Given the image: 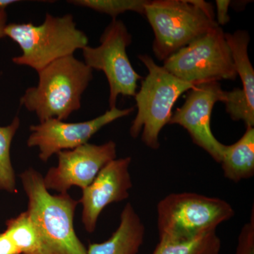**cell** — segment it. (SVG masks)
<instances>
[{"mask_svg":"<svg viewBox=\"0 0 254 254\" xmlns=\"http://www.w3.org/2000/svg\"><path fill=\"white\" fill-rule=\"evenodd\" d=\"M5 37L21 48L19 56L12 62L27 66L37 73L62 58L72 56L78 50L88 46V38L78 29L71 14L54 16L46 14L40 25L32 23H8Z\"/></svg>","mask_w":254,"mask_h":254,"instance_id":"3","label":"cell"},{"mask_svg":"<svg viewBox=\"0 0 254 254\" xmlns=\"http://www.w3.org/2000/svg\"><path fill=\"white\" fill-rule=\"evenodd\" d=\"M6 226L4 233L21 254H44L38 232L27 211L9 219Z\"/></svg>","mask_w":254,"mask_h":254,"instance_id":"17","label":"cell"},{"mask_svg":"<svg viewBox=\"0 0 254 254\" xmlns=\"http://www.w3.org/2000/svg\"><path fill=\"white\" fill-rule=\"evenodd\" d=\"M236 254H254V212L252 208L250 221L241 230Z\"/></svg>","mask_w":254,"mask_h":254,"instance_id":"21","label":"cell"},{"mask_svg":"<svg viewBox=\"0 0 254 254\" xmlns=\"http://www.w3.org/2000/svg\"><path fill=\"white\" fill-rule=\"evenodd\" d=\"M70 4L83 6L94 10L98 12L109 15L117 19L119 15L127 11H133L144 15L147 0H72Z\"/></svg>","mask_w":254,"mask_h":254,"instance_id":"19","label":"cell"},{"mask_svg":"<svg viewBox=\"0 0 254 254\" xmlns=\"http://www.w3.org/2000/svg\"><path fill=\"white\" fill-rule=\"evenodd\" d=\"M145 227L131 203L125 205L118 228L108 240L90 244L87 254H137L144 240Z\"/></svg>","mask_w":254,"mask_h":254,"instance_id":"13","label":"cell"},{"mask_svg":"<svg viewBox=\"0 0 254 254\" xmlns=\"http://www.w3.org/2000/svg\"><path fill=\"white\" fill-rule=\"evenodd\" d=\"M220 164L224 176L230 181L237 183L254 176V127L247 128L236 143L224 145Z\"/></svg>","mask_w":254,"mask_h":254,"instance_id":"14","label":"cell"},{"mask_svg":"<svg viewBox=\"0 0 254 254\" xmlns=\"http://www.w3.org/2000/svg\"><path fill=\"white\" fill-rule=\"evenodd\" d=\"M144 15L154 33L153 50L160 61L219 26L213 5L203 0L148 1Z\"/></svg>","mask_w":254,"mask_h":254,"instance_id":"4","label":"cell"},{"mask_svg":"<svg viewBox=\"0 0 254 254\" xmlns=\"http://www.w3.org/2000/svg\"><path fill=\"white\" fill-rule=\"evenodd\" d=\"M221 242L216 231L193 240L160 238L153 254H219Z\"/></svg>","mask_w":254,"mask_h":254,"instance_id":"16","label":"cell"},{"mask_svg":"<svg viewBox=\"0 0 254 254\" xmlns=\"http://www.w3.org/2000/svg\"><path fill=\"white\" fill-rule=\"evenodd\" d=\"M225 38L236 69L243 84L244 92L252 108H254V70L248 55L250 36L248 32L237 31L225 33Z\"/></svg>","mask_w":254,"mask_h":254,"instance_id":"15","label":"cell"},{"mask_svg":"<svg viewBox=\"0 0 254 254\" xmlns=\"http://www.w3.org/2000/svg\"><path fill=\"white\" fill-rule=\"evenodd\" d=\"M134 108H114L93 120L81 123H66L53 118L30 127L27 140L30 148L38 147L39 158L44 163L63 150H71L88 143L90 138L106 125L128 116Z\"/></svg>","mask_w":254,"mask_h":254,"instance_id":"9","label":"cell"},{"mask_svg":"<svg viewBox=\"0 0 254 254\" xmlns=\"http://www.w3.org/2000/svg\"><path fill=\"white\" fill-rule=\"evenodd\" d=\"M20 119L15 117L7 126L0 127V190L16 192L15 172L11 164V143L20 127Z\"/></svg>","mask_w":254,"mask_h":254,"instance_id":"18","label":"cell"},{"mask_svg":"<svg viewBox=\"0 0 254 254\" xmlns=\"http://www.w3.org/2000/svg\"><path fill=\"white\" fill-rule=\"evenodd\" d=\"M58 165L43 177L47 190L67 193L72 187L82 190L91 185L105 165L117 158V145L110 141L101 145L87 143L58 153Z\"/></svg>","mask_w":254,"mask_h":254,"instance_id":"10","label":"cell"},{"mask_svg":"<svg viewBox=\"0 0 254 254\" xmlns=\"http://www.w3.org/2000/svg\"><path fill=\"white\" fill-rule=\"evenodd\" d=\"M16 2L17 0H0V9L6 10V7Z\"/></svg>","mask_w":254,"mask_h":254,"instance_id":"25","label":"cell"},{"mask_svg":"<svg viewBox=\"0 0 254 254\" xmlns=\"http://www.w3.org/2000/svg\"><path fill=\"white\" fill-rule=\"evenodd\" d=\"M93 71L73 55L57 60L38 73V85L26 89L20 104L36 114L40 123L53 118L64 121L81 108Z\"/></svg>","mask_w":254,"mask_h":254,"instance_id":"2","label":"cell"},{"mask_svg":"<svg viewBox=\"0 0 254 254\" xmlns=\"http://www.w3.org/2000/svg\"><path fill=\"white\" fill-rule=\"evenodd\" d=\"M225 103L226 112L234 121H243L247 128L254 126V108L251 106L242 88H235L225 91Z\"/></svg>","mask_w":254,"mask_h":254,"instance_id":"20","label":"cell"},{"mask_svg":"<svg viewBox=\"0 0 254 254\" xmlns=\"http://www.w3.org/2000/svg\"><path fill=\"white\" fill-rule=\"evenodd\" d=\"M0 254H21L4 232L0 233Z\"/></svg>","mask_w":254,"mask_h":254,"instance_id":"23","label":"cell"},{"mask_svg":"<svg viewBox=\"0 0 254 254\" xmlns=\"http://www.w3.org/2000/svg\"><path fill=\"white\" fill-rule=\"evenodd\" d=\"M225 91L219 81L200 83L190 90L185 103L173 113L170 125H178L188 131L194 144L220 163L224 145L214 136L210 122L214 105L223 102Z\"/></svg>","mask_w":254,"mask_h":254,"instance_id":"11","label":"cell"},{"mask_svg":"<svg viewBox=\"0 0 254 254\" xmlns=\"http://www.w3.org/2000/svg\"><path fill=\"white\" fill-rule=\"evenodd\" d=\"M7 18L6 10L0 9V40L5 38L4 29L8 24Z\"/></svg>","mask_w":254,"mask_h":254,"instance_id":"24","label":"cell"},{"mask_svg":"<svg viewBox=\"0 0 254 254\" xmlns=\"http://www.w3.org/2000/svg\"><path fill=\"white\" fill-rule=\"evenodd\" d=\"M231 1L228 0H218L216 1L217 20L219 26H224L230 21L229 16V6Z\"/></svg>","mask_w":254,"mask_h":254,"instance_id":"22","label":"cell"},{"mask_svg":"<svg viewBox=\"0 0 254 254\" xmlns=\"http://www.w3.org/2000/svg\"><path fill=\"white\" fill-rule=\"evenodd\" d=\"M163 66L175 77L195 86L237 77L231 51L220 26L169 57Z\"/></svg>","mask_w":254,"mask_h":254,"instance_id":"7","label":"cell"},{"mask_svg":"<svg viewBox=\"0 0 254 254\" xmlns=\"http://www.w3.org/2000/svg\"><path fill=\"white\" fill-rule=\"evenodd\" d=\"M160 238L193 240L230 220L235 210L230 203L195 193H171L157 205Z\"/></svg>","mask_w":254,"mask_h":254,"instance_id":"6","label":"cell"},{"mask_svg":"<svg viewBox=\"0 0 254 254\" xmlns=\"http://www.w3.org/2000/svg\"><path fill=\"white\" fill-rule=\"evenodd\" d=\"M131 158L115 159L100 170L91 185L82 190V222L85 230L92 233L102 211L108 205L129 197L132 187L129 166Z\"/></svg>","mask_w":254,"mask_h":254,"instance_id":"12","label":"cell"},{"mask_svg":"<svg viewBox=\"0 0 254 254\" xmlns=\"http://www.w3.org/2000/svg\"><path fill=\"white\" fill-rule=\"evenodd\" d=\"M28 197L26 211L43 246L44 254H87L74 227L79 202L68 193L53 195L45 186L43 176L33 168L20 175Z\"/></svg>","mask_w":254,"mask_h":254,"instance_id":"1","label":"cell"},{"mask_svg":"<svg viewBox=\"0 0 254 254\" xmlns=\"http://www.w3.org/2000/svg\"><path fill=\"white\" fill-rule=\"evenodd\" d=\"M138 59L148 69V74L134 96L138 111L129 133L132 138H136L142 132L143 143L157 150L160 147L159 135L163 127L170 124L174 105L195 85L175 77L148 55H138Z\"/></svg>","mask_w":254,"mask_h":254,"instance_id":"5","label":"cell"},{"mask_svg":"<svg viewBox=\"0 0 254 254\" xmlns=\"http://www.w3.org/2000/svg\"><path fill=\"white\" fill-rule=\"evenodd\" d=\"M99 46L82 50L84 61L92 70L103 71L110 88L109 108H116L119 95L135 96L141 76L135 71L127 49L132 37L122 21L113 19L100 36Z\"/></svg>","mask_w":254,"mask_h":254,"instance_id":"8","label":"cell"}]
</instances>
